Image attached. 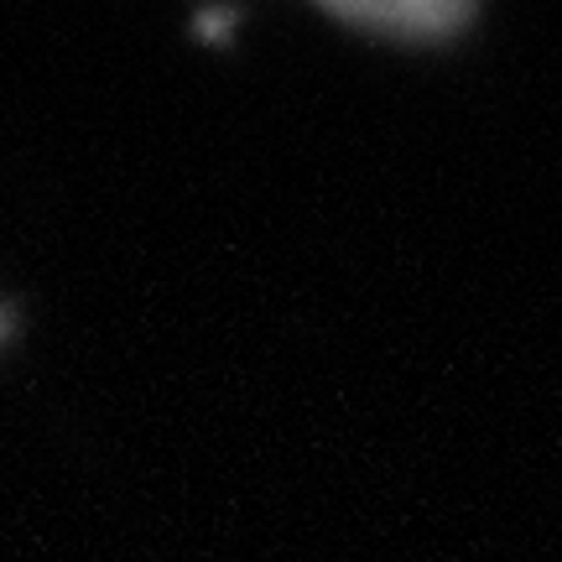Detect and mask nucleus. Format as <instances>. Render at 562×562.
Masks as SVG:
<instances>
[{
  "label": "nucleus",
  "instance_id": "f257e3e1",
  "mask_svg": "<svg viewBox=\"0 0 562 562\" xmlns=\"http://www.w3.org/2000/svg\"><path fill=\"white\" fill-rule=\"evenodd\" d=\"M5 334H11V313L0 307V339H5Z\"/></svg>",
  "mask_w": 562,
  "mask_h": 562
}]
</instances>
